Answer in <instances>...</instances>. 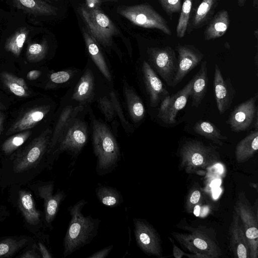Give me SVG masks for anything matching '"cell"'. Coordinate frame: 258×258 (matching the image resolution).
I'll return each mask as SVG.
<instances>
[{"mask_svg": "<svg viewBox=\"0 0 258 258\" xmlns=\"http://www.w3.org/2000/svg\"><path fill=\"white\" fill-rule=\"evenodd\" d=\"M88 114L91 121L93 152L97 157L96 171L99 175H104L117 166L121 158L119 145L109 126L96 117L90 106Z\"/></svg>", "mask_w": 258, "mask_h": 258, "instance_id": "6da1fadb", "label": "cell"}, {"mask_svg": "<svg viewBox=\"0 0 258 258\" xmlns=\"http://www.w3.org/2000/svg\"><path fill=\"white\" fill-rule=\"evenodd\" d=\"M87 204L82 199L68 208L71 220L63 241L64 257L90 243L98 234L101 221L90 215H84L82 210Z\"/></svg>", "mask_w": 258, "mask_h": 258, "instance_id": "7a4b0ae2", "label": "cell"}, {"mask_svg": "<svg viewBox=\"0 0 258 258\" xmlns=\"http://www.w3.org/2000/svg\"><path fill=\"white\" fill-rule=\"evenodd\" d=\"M113 87L90 58L78 80L62 98L78 106H87L108 95Z\"/></svg>", "mask_w": 258, "mask_h": 258, "instance_id": "3957f363", "label": "cell"}, {"mask_svg": "<svg viewBox=\"0 0 258 258\" xmlns=\"http://www.w3.org/2000/svg\"><path fill=\"white\" fill-rule=\"evenodd\" d=\"M178 227L185 232L173 231L171 234L184 249L191 253V257L218 258L222 255L213 229L202 226L194 227L187 224Z\"/></svg>", "mask_w": 258, "mask_h": 258, "instance_id": "277c9868", "label": "cell"}, {"mask_svg": "<svg viewBox=\"0 0 258 258\" xmlns=\"http://www.w3.org/2000/svg\"><path fill=\"white\" fill-rule=\"evenodd\" d=\"M90 106H85L68 122L51 154L53 159L64 152L75 159L81 154L88 141L89 126L85 118Z\"/></svg>", "mask_w": 258, "mask_h": 258, "instance_id": "5b68a950", "label": "cell"}, {"mask_svg": "<svg viewBox=\"0 0 258 258\" xmlns=\"http://www.w3.org/2000/svg\"><path fill=\"white\" fill-rule=\"evenodd\" d=\"M179 165L188 174L202 172L220 163L219 153L213 146H207L196 140L185 142L179 152Z\"/></svg>", "mask_w": 258, "mask_h": 258, "instance_id": "8992f818", "label": "cell"}, {"mask_svg": "<svg viewBox=\"0 0 258 258\" xmlns=\"http://www.w3.org/2000/svg\"><path fill=\"white\" fill-rule=\"evenodd\" d=\"M80 14L88 32L97 43L106 48L111 47L113 37L118 35L120 31L109 17L97 7L82 6Z\"/></svg>", "mask_w": 258, "mask_h": 258, "instance_id": "52a82bcc", "label": "cell"}, {"mask_svg": "<svg viewBox=\"0 0 258 258\" xmlns=\"http://www.w3.org/2000/svg\"><path fill=\"white\" fill-rule=\"evenodd\" d=\"M116 11L135 25L158 29L168 35L172 34L166 20L149 4L122 6Z\"/></svg>", "mask_w": 258, "mask_h": 258, "instance_id": "ba28073f", "label": "cell"}, {"mask_svg": "<svg viewBox=\"0 0 258 258\" xmlns=\"http://www.w3.org/2000/svg\"><path fill=\"white\" fill-rule=\"evenodd\" d=\"M135 72L140 87L151 108L157 107L166 96L170 95L158 75L145 60L137 62Z\"/></svg>", "mask_w": 258, "mask_h": 258, "instance_id": "9c48e42d", "label": "cell"}, {"mask_svg": "<svg viewBox=\"0 0 258 258\" xmlns=\"http://www.w3.org/2000/svg\"><path fill=\"white\" fill-rule=\"evenodd\" d=\"M52 132L49 127L18 154L13 163L15 173H21L36 167L45 154H47Z\"/></svg>", "mask_w": 258, "mask_h": 258, "instance_id": "30bf717a", "label": "cell"}, {"mask_svg": "<svg viewBox=\"0 0 258 258\" xmlns=\"http://www.w3.org/2000/svg\"><path fill=\"white\" fill-rule=\"evenodd\" d=\"M146 53L147 58L144 60L168 86L173 87L177 68V58L175 51L169 46L149 47Z\"/></svg>", "mask_w": 258, "mask_h": 258, "instance_id": "8fae6325", "label": "cell"}, {"mask_svg": "<svg viewBox=\"0 0 258 258\" xmlns=\"http://www.w3.org/2000/svg\"><path fill=\"white\" fill-rule=\"evenodd\" d=\"M234 210L239 217L247 240L250 258L258 257V220L243 192H239Z\"/></svg>", "mask_w": 258, "mask_h": 258, "instance_id": "7c38bea8", "label": "cell"}, {"mask_svg": "<svg viewBox=\"0 0 258 258\" xmlns=\"http://www.w3.org/2000/svg\"><path fill=\"white\" fill-rule=\"evenodd\" d=\"M133 220L135 240L139 248L148 255L162 257V240L156 230L144 219L134 218Z\"/></svg>", "mask_w": 258, "mask_h": 258, "instance_id": "4fadbf2b", "label": "cell"}, {"mask_svg": "<svg viewBox=\"0 0 258 258\" xmlns=\"http://www.w3.org/2000/svg\"><path fill=\"white\" fill-rule=\"evenodd\" d=\"M192 78L176 93L166 96L162 101L158 109L157 117L166 123H175V118L178 112L186 105L190 96Z\"/></svg>", "mask_w": 258, "mask_h": 258, "instance_id": "5bb4252c", "label": "cell"}, {"mask_svg": "<svg viewBox=\"0 0 258 258\" xmlns=\"http://www.w3.org/2000/svg\"><path fill=\"white\" fill-rule=\"evenodd\" d=\"M257 99L258 94L256 93L253 96L237 106L230 113L227 122L233 132H243L250 128L254 124L257 117L256 106Z\"/></svg>", "mask_w": 258, "mask_h": 258, "instance_id": "9a60e30c", "label": "cell"}, {"mask_svg": "<svg viewBox=\"0 0 258 258\" xmlns=\"http://www.w3.org/2000/svg\"><path fill=\"white\" fill-rule=\"evenodd\" d=\"M178 53L177 68L173 87L180 83L185 76L202 60L203 53L195 46L179 45L175 48Z\"/></svg>", "mask_w": 258, "mask_h": 258, "instance_id": "2e32d148", "label": "cell"}, {"mask_svg": "<svg viewBox=\"0 0 258 258\" xmlns=\"http://www.w3.org/2000/svg\"><path fill=\"white\" fill-rule=\"evenodd\" d=\"M213 89L217 109L220 114L228 110L234 100L235 90L230 79H224L217 64H215L213 78Z\"/></svg>", "mask_w": 258, "mask_h": 258, "instance_id": "e0dca14e", "label": "cell"}, {"mask_svg": "<svg viewBox=\"0 0 258 258\" xmlns=\"http://www.w3.org/2000/svg\"><path fill=\"white\" fill-rule=\"evenodd\" d=\"M122 92L124 107L132 124L135 128L138 127L145 117V107L142 98L125 77L122 80Z\"/></svg>", "mask_w": 258, "mask_h": 258, "instance_id": "ac0fdd59", "label": "cell"}, {"mask_svg": "<svg viewBox=\"0 0 258 258\" xmlns=\"http://www.w3.org/2000/svg\"><path fill=\"white\" fill-rule=\"evenodd\" d=\"M55 107L54 103L49 102L31 109L14 122L7 132L6 135L19 133L33 127L49 116L53 112Z\"/></svg>", "mask_w": 258, "mask_h": 258, "instance_id": "d6986e66", "label": "cell"}, {"mask_svg": "<svg viewBox=\"0 0 258 258\" xmlns=\"http://www.w3.org/2000/svg\"><path fill=\"white\" fill-rule=\"evenodd\" d=\"M229 247L237 258H250L249 248L239 216L234 210L229 228Z\"/></svg>", "mask_w": 258, "mask_h": 258, "instance_id": "ffe728a7", "label": "cell"}, {"mask_svg": "<svg viewBox=\"0 0 258 258\" xmlns=\"http://www.w3.org/2000/svg\"><path fill=\"white\" fill-rule=\"evenodd\" d=\"M53 191L52 182L38 187V195L44 201L45 220L48 225H50L55 219L60 204L67 197L63 190H57L55 193Z\"/></svg>", "mask_w": 258, "mask_h": 258, "instance_id": "44dd1931", "label": "cell"}, {"mask_svg": "<svg viewBox=\"0 0 258 258\" xmlns=\"http://www.w3.org/2000/svg\"><path fill=\"white\" fill-rule=\"evenodd\" d=\"M85 106H78L61 99L58 115L52 130L47 154L53 152L57 141L70 120L77 115Z\"/></svg>", "mask_w": 258, "mask_h": 258, "instance_id": "7402d4cb", "label": "cell"}, {"mask_svg": "<svg viewBox=\"0 0 258 258\" xmlns=\"http://www.w3.org/2000/svg\"><path fill=\"white\" fill-rule=\"evenodd\" d=\"M83 36L91 60L106 80L113 85L110 66L105 57L100 45L88 32L83 30Z\"/></svg>", "mask_w": 258, "mask_h": 258, "instance_id": "603a6c76", "label": "cell"}, {"mask_svg": "<svg viewBox=\"0 0 258 258\" xmlns=\"http://www.w3.org/2000/svg\"><path fill=\"white\" fill-rule=\"evenodd\" d=\"M219 0H202L196 9L191 12L186 32L198 29L209 23L214 16Z\"/></svg>", "mask_w": 258, "mask_h": 258, "instance_id": "cb8c5ba5", "label": "cell"}, {"mask_svg": "<svg viewBox=\"0 0 258 258\" xmlns=\"http://www.w3.org/2000/svg\"><path fill=\"white\" fill-rule=\"evenodd\" d=\"M230 22L227 11L222 10L218 11L213 16L205 29V40L209 41L223 36L229 27Z\"/></svg>", "mask_w": 258, "mask_h": 258, "instance_id": "d4e9b609", "label": "cell"}, {"mask_svg": "<svg viewBox=\"0 0 258 258\" xmlns=\"http://www.w3.org/2000/svg\"><path fill=\"white\" fill-rule=\"evenodd\" d=\"M82 70L75 67L51 73L49 74L47 88H70L77 82Z\"/></svg>", "mask_w": 258, "mask_h": 258, "instance_id": "484cf974", "label": "cell"}, {"mask_svg": "<svg viewBox=\"0 0 258 258\" xmlns=\"http://www.w3.org/2000/svg\"><path fill=\"white\" fill-rule=\"evenodd\" d=\"M19 9L34 16L57 15V8L44 0H12Z\"/></svg>", "mask_w": 258, "mask_h": 258, "instance_id": "4316f807", "label": "cell"}, {"mask_svg": "<svg viewBox=\"0 0 258 258\" xmlns=\"http://www.w3.org/2000/svg\"><path fill=\"white\" fill-rule=\"evenodd\" d=\"M192 79L190 94L191 105L198 107L205 97L207 91L208 77L206 60L202 62L200 70Z\"/></svg>", "mask_w": 258, "mask_h": 258, "instance_id": "83f0119b", "label": "cell"}, {"mask_svg": "<svg viewBox=\"0 0 258 258\" xmlns=\"http://www.w3.org/2000/svg\"><path fill=\"white\" fill-rule=\"evenodd\" d=\"M258 149V130L251 131L237 144L235 158L238 163L248 161L255 155Z\"/></svg>", "mask_w": 258, "mask_h": 258, "instance_id": "f1b7e54d", "label": "cell"}, {"mask_svg": "<svg viewBox=\"0 0 258 258\" xmlns=\"http://www.w3.org/2000/svg\"><path fill=\"white\" fill-rule=\"evenodd\" d=\"M18 206L28 223L35 226L40 223V212L36 209L32 195L29 192L25 190L19 191Z\"/></svg>", "mask_w": 258, "mask_h": 258, "instance_id": "f546056e", "label": "cell"}, {"mask_svg": "<svg viewBox=\"0 0 258 258\" xmlns=\"http://www.w3.org/2000/svg\"><path fill=\"white\" fill-rule=\"evenodd\" d=\"M193 128L197 134L219 146H222L228 139L227 137L223 136L221 131L210 121L200 120L195 123Z\"/></svg>", "mask_w": 258, "mask_h": 258, "instance_id": "4dcf8cb0", "label": "cell"}, {"mask_svg": "<svg viewBox=\"0 0 258 258\" xmlns=\"http://www.w3.org/2000/svg\"><path fill=\"white\" fill-rule=\"evenodd\" d=\"M98 201L104 206L109 208L119 206L123 202L120 192L110 186L101 185L95 189Z\"/></svg>", "mask_w": 258, "mask_h": 258, "instance_id": "1f68e13d", "label": "cell"}, {"mask_svg": "<svg viewBox=\"0 0 258 258\" xmlns=\"http://www.w3.org/2000/svg\"><path fill=\"white\" fill-rule=\"evenodd\" d=\"M1 78L5 86L15 95L21 97L29 96L28 86L23 78L8 72H3Z\"/></svg>", "mask_w": 258, "mask_h": 258, "instance_id": "d6a6232c", "label": "cell"}, {"mask_svg": "<svg viewBox=\"0 0 258 258\" xmlns=\"http://www.w3.org/2000/svg\"><path fill=\"white\" fill-rule=\"evenodd\" d=\"M29 33V29L25 27L17 29L7 39L5 45L6 50L16 57L19 56Z\"/></svg>", "mask_w": 258, "mask_h": 258, "instance_id": "836d02e7", "label": "cell"}, {"mask_svg": "<svg viewBox=\"0 0 258 258\" xmlns=\"http://www.w3.org/2000/svg\"><path fill=\"white\" fill-rule=\"evenodd\" d=\"M109 95L112 102L116 116L118 117L124 130L127 133H133L135 131V127L126 118L119 95L113 87L111 89Z\"/></svg>", "mask_w": 258, "mask_h": 258, "instance_id": "e575fe53", "label": "cell"}, {"mask_svg": "<svg viewBox=\"0 0 258 258\" xmlns=\"http://www.w3.org/2000/svg\"><path fill=\"white\" fill-rule=\"evenodd\" d=\"M192 3L193 0H184L182 4L176 30V36L178 38H183L185 35L192 9Z\"/></svg>", "mask_w": 258, "mask_h": 258, "instance_id": "d590c367", "label": "cell"}, {"mask_svg": "<svg viewBox=\"0 0 258 258\" xmlns=\"http://www.w3.org/2000/svg\"><path fill=\"white\" fill-rule=\"evenodd\" d=\"M48 50V45L46 39L40 43H32L29 44L26 50V57L31 62H39L43 60L46 56Z\"/></svg>", "mask_w": 258, "mask_h": 258, "instance_id": "8d00e7d4", "label": "cell"}, {"mask_svg": "<svg viewBox=\"0 0 258 258\" xmlns=\"http://www.w3.org/2000/svg\"><path fill=\"white\" fill-rule=\"evenodd\" d=\"M28 242L26 238H7L0 241V257H10L23 247Z\"/></svg>", "mask_w": 258, "mask_h": 258, "instance_id": "74e56055", "label": "cell"}, {"mask_svg": "<svg viewBox=\"0 0 258 258\" xmlns=\"http://www.w3.org/2000/svg\"><path fill=\"white\" fill-rule=\"evenodd\" d=\"M31 134L29 130L17 133L10 137L6 140L2 146V151L6 154L9 155L16 150L29 138Z\"/></svg>", "mask_w": 258, "mask_h": 258, "instance_id": "f35d334b", "label": "cell"}, {"mask_svg": "<svg viewBox=\"0 0 258 258\" xmlns=\"http://www.w3.org/2000/svg\"><path fill=\"white\" fill-rule=\"evenodd\" d=\"M96 102L106 121L110 122L116 118L117 116L109 94L98 99Z\"/></svg>", "mask_w": 258, "mask_h": 258, "instance_id": "ab89813d", "label": "cell"}, {"mask_svg": "<svg viewBox=\"0 0 258 258\" xmlns=\"http://www.w3.org/2000/svg\"><path fill=\"white\" fill-rule=\"evenodd\" d=\"M202 192L197 187H193L188 194L185 201V208L186 211L191 214L193 212L194 207L202 202Z\"/></svg>", "mask_w": 258, "mask_h": 258, "instance_id": "60d3db41", "label": "cell"}, {"mask_svg": "<svg viewBox=\"0 0 258 258\" xmlns=\"http://www.w3.org/2000/svg\"><path fill=\"white\" fill-rule=\"evenodd\" d=\"M161 6L169 16L174 13L180 12L181 0H158Z\"/></svg>", "mask_w": 258, "mask_h": 258, "instance_id": "b9f144b4", "label": "cell"}, {"mask_svg": "<svg viewBox=\"0 0 258 258\" xmlns=\"http://www.w3.org/2000/svg\"><path fill=\"white\" fill-rule=\"evenodd\" d=\"M113 247L112 244L105 247L100 250L93 253L92 254L88 256V258H105L112 250Z\"/></svg>", "mask_w": 258, "mask_h": 258, "instance_id": "7bdbcfd3", "label": "cell"}, {"mask_svg": "<svg viewBox=\"0 0 258 258\" xmlns=\"http://www.w3.org/2000/svg\"><path fill=\"white\" fill-rule=\"evenodd\" d=\"M34 248L27 250L23 253L20 257L21 258H40L41 257L35 248L36 246L35 244L34 245Z\"/></svg>", "mask_w": 258, "mask_h": 258, "instance_id": "ee69618b", "label": "cell"}, {"mask_svg": "<svg viewBox=\"0 0 258 258\" xmlns=\"http://www.w3.org/2000/svg\"><path fill=\"white\" fill-rule=\"evenodd\" d=\"M38 249L39 250L41 257L43 258H51L52 256L46 247L41 242H38Z\"/></svg>", "mask_w": 258, "mask_h": 258, "instance_id": "f6af8a7d", "label": "cell"}, {"mask_svg": "<svg viewBox=\"0 0 258 258\" xmlns=\"http://www.w3.org/2000/svg\"><path fill=\"white\" fill-rule=\"evenodd\" d=\"M170 239L172 241V244L173 245V255L174 257L177 258H180L182 257L183 255H186L189 257L188 254L183 252L180 249H179L178 247L176 246V245L172 242L170 238Z\"/></svg>", "mask_w": 258, "mask_h": 258, "instance_id": "bcb514c9", "label": "cell"}, {"mask_svg": "<svg viewBox=\"0 0 258 258\" xmlns=\"http://www.w3.org/2000/svg\"><path fill=\"white\" fill-rule=\"evenodd\" d=\"M41 75V72L38 70L30 71L27 75V78L29 80H34L38 78Z\"/></svg>", "mask_w": 258, "mask_h": 258, "instance_id": "7dc6e473", "label": "cell"}, {"mask_svg": "<svg viewBox=\"0 0 258 258\" xmlns=\"http://www.w3.org/2000/svg\"><path fill=\"white\" fill-rule=\"evenodd\" d=\"M210 211V208L208 206H200V214L199 217H204L207 215Z\"/></svg>", "mask_w": 258, "mask_h": 258, "instance_id": "c3c4849f", "label": "cell"}, {"mask_svg": "<svg viewBox=\"0 0 258 258\" xmlns=\"http://www.w3.org/2000/svg\"><path fill=\"white\" fill-rule=\"evenodd\" d=\"M5 115L4 113L0 112V134L3 128V124L5 120Z\"/></svg>", "mask_w": 258, "mask_h": 258, "instance_id": "681fc988", "label": "cell"}, {"mask_svg": "<svg viewBox=\"0 0 258 258\" xmlns=\"http://www.w3.org/2000/svg\"><path fill=\"white\" fill-rule=\"evenodd\" d=\"M246 1L247 0H237L238 5L242 7L245 5Z\"/></svg>", "mask_w": 258, "mask_h": 258, "instance_id": "f907efd6", "label": "cell"}, {"mask_svg": "<svg viewBox=\"0 0 258 258\" xmlns=\"http://www.w3.org/2000/svg\"><path fill=\"white\" fill-rule=\"evenodd\" d=\"M257 4H258V0H253V7L257 9Z\"/></svg>", "mask_w": 258, "mask_h": 258, "instance_id": "816d5d0a", "label": "cell"}, {"mask_svg": "<svg viewBox=\"0 0 258 258\" xmlns=\"http://www.w3.org/2000/svg\"><path fill=\"white\" fill-rule=\"evenodd\" d=\"M119 0H100L102 2H117Z\"/></svg>", "mask_w": 258, "mask_h": 258, "instance_id": "f5cc1de1", "label": "cell"}, {"mask_svg": "<svg viewBox=\"0 0 258 258\" xmlns=\"http://www.w3.org/2000/svg\"><path fill=\"white\" fill-rule=\"evenodd\" d=\"M254 35L255 36V37L256 39H257V36H258V31L257 29H255V30L254 31Z\"/></svg>", "mask_w": 258, "mask_h": 258, "instance_id": "db71d44e", "label": "cell"}]
</instances>
